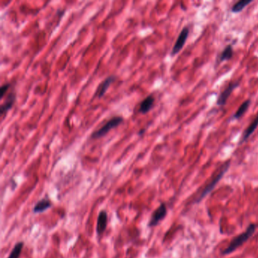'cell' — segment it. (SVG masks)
Returning a JSON list of instances; mask_svg holds the SVG:
<instances>
[{"label": "cell", "mask_w": 258, "mask_h": 258, "mask_svg": "<svg viewBox=\"0 0 258 258\" xmlns=\"http://www.w3.org/2000/svg\"><path fill=\"white\" fill-rule=\"evenodd\" d=\"M255 228H256V226L254 225V224L249 226L248 228L247 229L246 232H243L240 235H238V236L235 237L234 238L230 243V245H229L228 248L223 252V254H228L232 253L235 249H237L238 247H240L241 245H243L245 242L248 240V238L253 235L255 231Z\"/></svg>", "instance_id": "6da1fadb"}, {"label": "cell", "mask_w": 258, "mask_h": 258, "mask_svg": "<svg viewBox=\"0 0 258 258\" xmlns=\"http://www.w3.org/2000/svg\"><path fill=\"white\" fill-rule=\"evenodd\" d=\"M123 122V118L120 117V116H116V117H112L105 125L102 126L99 130L93 132L92 136H91V138L92 139H99L101 137L105 136V135H107L109 131L118 127Z\"/></svg>", "instance_id": "7a4b0ae2"}, {"label": "cell", "mask_w": 258, "mask_h": 258, "mask_svg": "<svg viewBox=\"0 0 258 258\" xmlns=\"http://www.w3.org/2000/svg\"><path fill=\"white\" fill-rule=\"evenodd\" d=\"M15 100H16V92H15V89L12 88L10 92H8V95H7L5 101L0 106V117H1V120H2L5 118V115L7 114L8 111H10L12 106L14 105Z\"/></svg>", "instance_id": "3957f363"}, {"label": "cell", "mask_w": 258, "mask_h": 258, "mask_svg": "<svg viewBox=\"0 0 258 258\" xmlns=\"http://www.w3.org/2000/svg\"><path fill=\"white\" fill-rule=\"evenodd\" d=\"M189 30L188 27H184L183 30H182L181 33H179V36H178L176 43H175L174 46H173V49H172V52H171V55H176L177 53H179V52L181 51V49H182L183 46H184L186 40H187L188 36H189Z\"/></svg>", "instance_id": "277c9868"}, {"label": "cell", "mask_w": 258, "mask_h": 258, "mask_svg": "<svg viewBox=\"0 0 258 258\" xmlns=\"http://www.w3.org/2000/svg\"><path fill=\"white\" fill-rule=\"evenodd\" d=\"M167 214V208L164 204H161L158 208L155 210V211L152 214L149 223H148V226L153 227L158 225V223L161 220H162L165 217Z\"/></svg>", "instance_id": "5b68a950"}, {"label": "cell", "mask_w": 258, "mask_h": 258, "mask_svg": "<svg viewBox=\"0 0 258 258\" xmlns=\"http://www.w3.org/2000/svg\"><path fill=\"white\" fill-rule=\"evenodd\" d=\"M238 86H239V80L231 83L224 89V91H223L220 93L218 99H217V105L220 106L225 105L226 104V102L227 100H228L229 97L230 96L234 89L238 87Z\"/></svg>", "instance_id": "8992f818"}, {"label": "cell", "mask_w": 258, "mask_h": 258, "mask_svg": "<svg viewBox=\"0 0 258 258\" xmlns=\"http://www.w3.org/2000/svg\"><path fill=\"white\" fill-rule=\"evenodd\" d=\"M229 165H230V163H229V162H227V163H226L225 164H224L223 166L222 167V169H221L220 172V173L217 174V176H216V177L214 178V179H213L212 181H211V183L207 185V186H206L205 189H204V191H203L202 193H201V196H200V200L202 198H204V195H206L207 193L210 192H211V191L213 189H214V186H216V184H217L219 181L220 180L221 178L223 177V176L224 175V173H225L228 170L229 167Z\"/></svg>", "instance_id": "52a82bcc"}, {"label": "cell", "mask_w": 258, "mask_h": 258, "mask_svg": "<svg viewBox=\"0 0 258 258\" xmlns=\"http://www.w3.org/2000/svg\"><path fill=\"white\" fill-rule=\"evenodd\" d=\"M115 80L116 77L114 75L109 76L106 79L104 80L99 84L97 89H96L94 97H97L99 98V99H101L102 97H103L105 94L106 93V92H107L109 86H111V84L114 82Z\"/></svg>", "instance_id": "ba28073f"}, {"label": "cell", "mask_w": 258, "mask_h": 258, "mask_svg": "<svg viewBox=\"0 0 258 258\" xmlns=\"http://www.w3.org/2000/svg\"><path fill=\"white\" fill-rule=\"evenodd\" d=\"M108 223V214L105 211H102L99 214L97 220V227L96 232L98 235H101L106 229Z\"/></svg>", "instance_id": "9c48e42d"}, {"label": "cell", "mask_w": 258, "mask_h": 258, "mask_svg": "<svg viewBox=\"0 0 258 258\" xmlns=\"http://www.w3.org/2000/svg\"><path fill=\"white\" fill-rule=\"evenodd\" d=\"M155 104V98L151 95H148L145 98L139 105V111L141 114H146L148 111H151Z\"/></svg>", "instance_id": "30bf717a"}, {"label": "cell", "mask_w": 258, "mask_h": 258, "mask_svg": "<svg viewBox=\"0 0 258 258\" xmlns=\"http://www.w3.org/2000/svg\"><path fill=\"white\" fill-rule=\"evenodd\" d=\"M52 207V202L51 201L49 198H43V200L38 201L37 204L34 206L33 207V212L36 213V214H39V213L44 212L45 211H46L47 209H49V207Z\"/></svg>", "instance_id": "8fae6325"}, {"label": "cell", "mask_w": 258, "mask_h": 258, "mask_svg": "<svg viewBox=\"0 0 258 258\" xmlns=\"http://www.w3.org/2000/svg\"><path fill=\"white\" fill-rule=\"evenodd\" d=\"M257 127H258V115L257 116L256 118L252 121V123L249 125V127L245 130V132H244L243 133V136H242V139H241L240 141V144L241 143L247 141L248 139L249 138L252 134H253V133L255 131V130H256Z\"/></svg>", "instance_id": "7c38bea8"}, {"label": "cell", "mask_w": 258, "mask_h": 258, "mask_svg": "<svg viewBox=\"0 0 258 258\" xmlns=\"http://www.w3.org/2000/svg\"><path fill=\"white\" fill-rule=\"evenodd\" d=\"M250 105H251V100H249V99H248V100H246L245 102H244L242 104V105L238 108V111H237L235 112V114H234V119H238L240 118L241 117H242L244 114L247 111V110L248 109Z\"/></svg>", "instance_id": "4fadbf2b"}, {"label": "cell", "mask_w": 258, "mask_h": 258, "mask_svg": "<svg viewBox=\"0 0 258 258\" xmlns=\"http://www.w3.org/2000/svg\"><path fill=\"white\" fill-rule=\"evenodd\" d=\"M251 2V0H242V1H239V2H238L233 5V7L232 8V12L233 13H238V12H242L245 7L248 6Z\"/></svg>", "instance_id": "5bb4252c"}, {"label": "cell", "mask_w": 258, "mask_h": 258, "mask_svg": "<svg viewBox=\"0 0 258 258\" xmlns=\"http://www.w3.org/2000/svg\"><path fill=\"white\" fill-rule=\"evenodd\" d=\"M232 56H233V49H232V46L229 45L225 48V49L220 54V61H226V60H229L232 58Z\"/></svg>", "instance_id": "9a60e30c"}, {"label": "cell", "mask_w": 258, "mask_h": 258, "mask_svg": "<svg viewBox=\"0 0 258 258\" xmlns=\"http://www.w3.org/2000/svg\"><path fill=\"white\" fill-rule=\"evenodd\" d=\"M24 248V243L22 242H18L15 245L14 248L12 249V252L9 254L8 258H19L21 251Z\"/></svg>", "instance_id": "2e32d148"}, {"label": "cell", "mask_w": 258, "mask_h": 258, "mask_svg": "<svg viewBox=\"0 0 258 258\" xmlns=\"http://www.w3.org/2000/svg\"><path fill=\"white\" fill-rule=\"evenodd\" d=\"M12 88V84L10 83H7L3 84V85L2 86V87H1V89H0V92H1L0 97H1V99H3V98L5 97V95L8 93V91L10 90Z\"/></svg>", "instance_id": "e0dca14e"}]
</instances>
